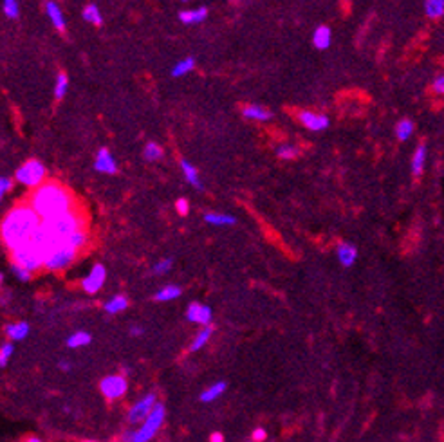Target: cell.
<instances>
[{
  "mask_svg": "<svg viewBox=\"0 0 444 442\" xmlns=\"http://www.w3.org/2000/svg\"><path fill=\"white\" fill-rule=\"evenodd\" d=\"M74 204H76V199L70 193V190L56 181L40 185L38 188H34V192L29 197V206L37 211L42 222L55 220V218L69 213L74 210Z\"/></svg>",
  "mask_w": 444,
  "mask_h": 442,
  "instance_id": "obj_1",
  "label": "cell"
},
{
  "mask_svg": "<svg viewBox=\"0 0 444 442\" xmlns=\"http://www.w3.org/2000/svg\"><path fill=\"white\" fill-rule=\"evenodd\" d=\"M42 224V218L37 215V211L29 204H19L13 206L2 218L0 233H2V242L9 251L24 246L31 240L33 233Z\"/></svg>",
  "mask_w": 444,
  "mask_h": 442,
  "instance_id": "obj_2",
  "label": "cell"
},
{
  "mask_svg": "<svg viewBox=\"0 0 444 442\" xmlns=\"http://www.w3.org/2000/svg\"><path fill=\"white\" fill-rule=\"evenodd\" d=\"M163 420H165V406L157 402L150 415L143 420L139 430H134L125 435V442H148L163 426Z\"/></svg>",
  "mask_w": 444,
  "mask_h": 442,
  "instance_id": "obj_3",
  "label": "cell"
},
{
  "mask_svg": "<svg viewBox=\"0 0 444 442\" xmlns=\"http://www.w3.org/2000/svg\"><path fill=\"white\" fill-rule=\"evenodd\" d=\"M45 224H47L49 229H51V231L55 233L63 244H65V240L69 238L70 235H74L76 231L85 229V217L80 213V211L73 210V211H69V213L62 215V217L55 218V220L45 222Z\"/></svg>",
  "mask_w": 444,
  "mask_h": 442,
  "instance_id": "obj_4",
  "label": "cell"
},
{
  "mask_svg": "<svg viewBox=\"0 0 444 442\" xmlns=\"http://www.w3.org/2000/svg\"><path fill=\"white\" fill-rule=\"evenodd\" d=\"M45 177H47V170L40 159H27L15 172L16 182L27 186V188H38L40 185H44Z\"/></svg>",
  "mask_w": 444,
  "mask_h": 442,
  "instance_id": "obj_5",
  "label": "cell"
},
{
  "mask_svg": "<svg viewBox=\"0 0 444 442\" xmlns=\"http://www.w3.org/2000/svg\"><path fill=\"white\" fill-rule=\"evenodd\" d=\"M29 244L42 254V256H44V260H45V258H47L52 251L58 249L63 242L51 231V229H49V226L45 224V222H42V224L37 228V231L33 233Z\"/></svg>",
  "mask_w": 444,
  "mask_h": 442,
  "instance_id": "obj_6",
  "label": "cell"
},
{
  "mask_svg": "<svg viewBox=\"0 0 444 442\" xmlns=\"http://www.w3.org/2000/svg\"><path fill=\"white\" fill-rule=\"evenodd\" d=\"M11 260H13V264L20 265V267L31 271V273H37L38 269H42V267H44V262H45L44 256H42V254L38 253L29 242L24 244V246H20V247H16V249H13L11 251Z\"/></svg>",
  "mask_w": 444,
  "mask_h": 442,
  "instance_id": "obj_7",
  "label": "cell"
},
{
  "mask_svg": "<svg viewBox=\"0 0 444 442\" xmlns=\"http://www.w3.org/2000/svg\"><path fill=\"white\" fill-rule=\"evenodd\" d=\"M76 254H78L76 249H73V247L67 246V244H62L58 249L52 251V253L45 258L44 267L47 271H55V273L56 271H63L73 264L74 258H76Z\"/></svg>",
  "mask_w": 444,
  "mask_h": 442,
  "instance_id": "obj_8",
  "label": "cell"
},
{
  "mask_svg": "<svg viewBox=\"0 0 444 442\" xmlns=\"http://www.w3.org/2000/svg\"><path fill=\"white\" fill-rule=\"evenodd\" d=\"M127 379L123 376H106L99 383V390H101L103 397L109 399V401H116V399H121L127 394Z\"/></svg>",
  "mask_w": 444,
  "mask_h": 442,
  "instance_id": "obj_9",
  "label": "cell"
},
{
  "mask_svg": "<svg viewBox=\"0 0 444 442\" xmlns=\"http://www.w3.org/2000/svg\"><path fill=\"white\" fill-rule=\"evenodd\" d=\"M155 404H157L155 394H148V395H145V397H141L139 401L129 410V422L136 424V422L145 420L152 413V410L155 408Z\"/></svg>",
  "mask_w": 444,
  "mask_h": 442,
  "instance_id": "obj_10",
  "label": "cell"
},
{
  "mask_svg": "<svg viewBox=\"0 0 444 442\" xmlns=\"http://www.w3.org/2000/svg\"><path fill=\"white\" fill-rule=\"evenodd\" d=\"M106 278V269L101 264H96L91 271H88L87 277L81 280V289H83L87 294H96L99 289L103 287Z\"/></svg>",
  "mask_w": 444,
  "mask_h": 442,
  "instance_id": "obj_11",
  "label": "cell"
},
{
  "mask_svg": "<svg viewBox=\"0 0 444 442\" xmlns=\"http://www.w3.org/2000/svg\"><path fill=\"white\" fill-rule=\"evenodd\" d=\"M298 121L307 130H312V132H319V130H325L329 126V118L325 114H318V112L312 110H300L298 112Z\"/></svg>",
  "mask_w": 444,
  "mask_h": 442,
  "instance_id": "obj_12",
  "label": "cell"
},
{
  "mask_svg": "<svg viewBox=\"0 0 444 442\" xmlns=\"http://www.w3.org/2000/svg\"><path fill=\"white\" fill-rule=\"evenodd\" d=\"M94 168L99 173H106V175H114L118 172V162H116L114 155L110 154L109 148H99L94 159Z\"/></svg>",
  "mask_w": 444,
  "mask_h": 442,
  "instance_id": "obj_13",
  "label": "cell"
},
{
  "mask_svg": "<svg viewBox=\"0 0 444 442\" xmlns=\"http://www.w3.org/2000/svg\"><path fill=\"white\" fill-rule=\"evenodd\" d=\"M186 318L191 321V323H197V325H209L211 321V309L208 305H202L199 302H193L188 305L186 309Z\"/></svg>",
  "mask_w": 444,
  "mask_h": 442,
  "instance_id": "obj_14",
  "label": "cell"
},
{
  "mask_svg": "<svg viewBox=\"0 0 444 442\" xmlns=\"http://www.w3.org/2000/svg\"><path fill=\"white\" fill-rule=\"evenodd\" d=\"M45 13H47L49 20H51V24L55 26V29L62 34L65 33L67 26H65V19H63V13H62V9H60V6L56 4V2H52V0H47V2H45Z\"/></svg>",
  "mask_w": 444,
  "mask_h": 442,
  "instance_id": "obj_15",
  "label": "cell"
},
{
  "mask_svg": "<svg viewBox=\"0 0 444 442\" xmlns=\"http://www.w3.org/2000/svg\"><path fill=\"white\" fill-rule=\"evenodd\" d=\"M242 116L246 119H251V121H269L273 119V112L268 110V108L260 107V105H246L242 107Z\"/></svg>",
  "mask_w": 444,
  "mask_h": 442,
  "instance_id": "obj_16",
  "label": "cell"
},
{
  "mask_svg": "<svg viewBox=\"0 0 444 442\" xmlns=\"http://www.w3.org/2000/svg\"><path fill=\"white\" fill-rule=\"evenodd\" d=\"M336 256H338L340 264H342L343 267H350L358 258V249L352 246V244L342 242L338 246V249H336Z\"/></svg>",
  "mask_w": 444,
  "mask_h": 442,
  "instance_id": "obj_17",
  "label": "cell"
},
{
  "mask_svg": "<svg viewBox=\"0 0 444 442\" xmlns=\"http://www.w3.org/2000/svg\"><path fill=\"white\" fill-rule=\"evenodd\" d=\"M424 162H426V144L421 143L417 148H415L414 155H412V173L414 177H421L422 172H424Z\"/></svg>",
  "mask_w": 444,
  "mask_h": 442,
  "instance_id": "obj_18",
  "label": "cell"
},
{
  "mask_svg": "<svg viewBox=\"0 0 444 442\" xmlns=\"http://www.w3.org/2000/svg\"><path fill=\"white\" fill-rule=\"evenodd\" d=\"M6 334L11 341H22L29 334V325L26 321H16V323L6 325Z\"/></svg>",
  "mask_w": 444,
  "mask_h": 442,
  "instance_id": "obj_19",
  "label": "cell"
},
{
  "mask_svg": "<svg viewBox=\"0 0 444 442\" xmlns=\"http://www.w3.org/2000/svg\"><path fill=\"white\" fill-rule=\"evenodd\" d=\"M330 40H332V34H330V29L327 26L316 27L314 33H312V44H314V47L319 49V51H325L330 45Z\"/></svg>",
  "mask_w": 444,
  "mask_h": 442,
  "instance_id": "obj_20",
  "label": "cell"
},
{
  "mask_svg": "<svg viewBox=\"0 0 444 442\" xmlns=\"http://www.w3.org/2000/svg\"><path fill=\"white\" fill-rule=\"evenodd\" d=\"M181 170H183L184 177H186V181L190 182V185L193 186V188H197V190L204 188V186H202V182H201V179H199L197 168H195V166L191 164V162H188L186 159H181Z\"/></svg>",
  "mask_w": 444,
  "mask_h": 442,
  "instance_id": "obj_21",
  "label": "cell"
},
{
  "mask_svg": "<svg viewBox=\"0 0 444 442\" xmlns=\"http://www.w3.org/2000/svg\"><path fill=\"white\" fill-rule=\"evenodd\" d=\"M208 16V9L199 8V9H188V11L179 13V20L183 24H199Z\"/></svg>",
  "mask_w": 444,
  "mask_h": 442,
  "instance_id": "obj_22",
  "label": "cell"
},
{
  "mask_svg": "<svg viewBox=\"0 0 444 442\" xmlns=\"http://www.w3.org/2000/svg\"><path fill=\"white\" fill-rule=\"evenodd\" d=\"M127 307H129V300H127V296L116 294V296H112L109 302H105L103 309H105V312H109V314H118V312H121V310H125Z\"/></svg>",
  "mask_w": 444,
  "mask_h": 442,
  "instance_id": "obj_23",
  "label": "cell"
},
{
  "mask_svg": "<svg viewBox=\"0 0 444 442\" xmlns=\"http://www.w3.org/2000/svg\"><path fill=\"white\" fill-rule=\"evenodd\" d=\"M204 220L211 226H233L237 222V218L228 213H215V211H209V213H204Z\"/></svg>",
  "mask_w": 444,
  "mask_h": 442,
  "instance_id": "obj_24",
  "label": "cell"
},
{
  "mask_svg": "<svg viewBox=\"0 0 444 442\" xmlns=\"http://www.w3.org/2000/svg\"><path fill=\"white\" fill-rule=\"evenodd\" d=\"M226 392V383H222V381H219V383L211 384V386H208L204 392L201 394V401L202 402H211L215 401L217 397H220V395L224 394Z\"/></svg>",
  "mask_w": 444,
  "mask_h": 442,
  "instance_id": "obj_25",
  "label": "cell"
},
{
  "mask_svg": "<svg viewBox=\"0 0 444 442\" xmlns=\"http://www.w3.org/2000/svg\"><path fill=\"white\" fill-rule=\"evenodd\" d=\"M424 13L428 19H440L444 15V0H424Z\"/></svg>",
  "mask_w": 444,
  "mask_h": 442,
  "instance_id": "obj_26",
  "label": "cell"
},
{
  "mask_svg": "<svg viewBox=\"0 0 444 442\" xmlns=\"http://www.w3.org/2000/svg\"><path fill=\"white\" fill-rule=\"evenodd\" d=\"M211 334H213V328L209 327V325H206V327L202 328V330H199V332H197V336H195V338H193V343H191V345H190V350H191V352H197V350H201L202 346H204L206 343L209 341V338H211Z\"/></svg>",
  "mask_w": 444,
  "mask_h": 442,
  "instance_id": "obj_27",
  "label": "cell"
},
{
  "mask_svg": "<svg viewBox=\"0 0 444 442\" xmlns=\"http://www.w3.org/2000/svg\"><path fill=\"white\" fill-rule=\"evenodd\" d=\"M91 343V334L85 330H78L67 338V346L69 348H80V346H87Z\"/></svg>",
  "mask_w": 444,
  "mask_h": 442,
  "instance_id": "obj_28",
  "label": "cell"
},
{
  "mask_svg": "<svg viewBox=\"0 0 444 442\" xmlns=\"http://www.w3.org/2000/svg\"><path fill=\"white\" fill-rule=\"evenodd\" d=\"M415 130V125L414 121H410V119H401L399 123L396 125V136L399 141H406L412 137V134H414Z\"/></svg>",
  "mask_w": 444,
  "mask_h": 442,
  "instance_id": "obj_29",
  "label": "cell"
},
{
  "mask_svg": "<svg viewBox=\"0 0 444 442\" xmlns=\"http://www.w3.org/2000/svg\"><path fill=\"white\" fill-rule=\"evenodd\" d=\"M179 296H181V287H177V285H165V287L155 292V300L157 302H170V300H175Z\"/></svg>",
  "mask_w": 444,
  "mask_h": 442,
  "instance_id": "obj_30",
  "label": "cell"
},
{
  "mask_svg": "<svg viewBox=\"0 0 444 442\" xmlns=\"http://www.w3.org/2000/svg\"><path fill=\"white\" fill-rule=\"evenodd\" d=\"M65 244H67V246L73 247V249H76V251L83 249V247L88 244V235H87V231H85V229H81V231H76L74 235H70L69 238L65 240Z\"/></svg>",
  "mask_w": 444,
  "mask_h": 442,
  "instance_id": "obj_31",
  "label": "cell"
},
{
  "mask_svg": "<svg viewBox=\"0 0 444 442\" xmlns=\"http://www.w3.org/2000/svg\"><path fill=\"white\" fill-rule=\"evenodd\" d=\"M193 69H195V60L190 56V58L181 60V62H177L175 65H173V69H172V76H173V78L184 76V74H188V72H190V70H193Z\"/></svg>",
  "mask_w": 444,
  "mask_h": 442,
  "instance_id": "obj_32",
  "label": "cell"
},
{
  "mask_svg": "<svg viewBox=\"0 0 444 442\" xmlns=\"http://www.w3.org/2000/svg\"><path fill=\"white\" fill-rule=\"evenodd\" d=\"M67 87H69V78L65 72H58L56 76V85H55V98L58 101H62L67 94Z\"/></svg>",
  "mask_w": 444,
  "mask_h": 442,
  "instance_id": "obj_33",
  "label": "cell"
},
{
  "mask_svg": "<svg viewBox=\"0 0 444 442\" xmlns=\"http://www.w3.org/2000/svg\"><path fill=\"white\" fill-rule=\"evenodd\" d=\"M83 19H85V22L94 24V26H101V22H103L101 13H99V9L96 4H88L87 8L83 9Z\"/></svg>",
  "mask_w": 444,
  "mask_h": 442,
  "instance_id": "obj_34",
  "label": "cell"
},
{
  "mask_svg": "<svg viewBox=\"0 0 444 442\" xmlns=\"http://www.w3.org/2000/svg\"><path fill=\"white\" fill-rule=\"evenodd\" d=\"M143 155H145V159H147V161L154 162V161H159V159H163L165 152H163V148L159 146L157 143H148L147 146H145Z\"/></svg>",
  "mask_w": 444,
  "mask_h": 442,
  "instance_id": "obj_35",
  "label": "cell"
},
{
  "mask_svg": "<svg viewBox=\"0 0 444 442\" xmlns=\"http://www.w3.org/2000/svg\"><path fill=\"white\" fill-rule=\"evenodd\" d=\"M300 152H298V146H294V144H280V146H276V155L280 159H283V161H291Z\"/></svg>",
  "mask_w": 444,
  "mask_h": 442,
  "instance_id": "obj_36",
  "label": "cell"
},
{
  "mask_svg": "<svg viewBox=\"0 0 444 442\" xmlns=\"http://www.w3.org/2000/svg\"><path fill=\"white\" fill-rule=\"evenodd\" d=\"M2 11H4V15L8 16V19H11V20L19 19V15H20L19 0H4V2H2Z\"/></svg>",
  "mask_w": 444,
  "mask_h": 442,
  "instance_id": "obj_37",
  "label": "cell"
},
{
  "mask_svg": "<svg viewBox=\"0 0 444 442\" xmlns=\"http://www.w3.org/2000/svg\"><path fill=\"white\" fill-rule=\"evenodd\" d=\"M11 356H13V345L11 343H4V345L0 346V366L8 365Z\"/></svg>",
  "mask_w": 444,
  "mask_h": 442,
  "instance_id": "obj_38",
  "label": "cell"
},
{
  "mask_svg": "<svg viewBox=\"0 0 444 442\" xmlns=\"http://www.w3.org/2000/svg\"><path fill=\"white\" fill-rule=\"evenodd\" d=\"M170 269H172V260H170V258H163V260H159L157 264L154 265L155 274H165V273H168Z\"/></svg>",
  "mask_w": 444,
  "mask_h": 442,
  "instance_id": "obj_39",
  "label": "cell"
},
{
  "mask_svg": "<svg viewBox=\"0 0 444 442\" xmlns=\"http://www.w3.org/2000/svg\"><path fill=\"white\" fill-rule=\"evenodd\" d=\"M11 271H13V274H15L16 278H19L20 282H27L31 278V271H27V269H24V267H20V265H16V264H13L11 265Z\"/></svg>",
  "mask_w": 444,
  "mask_h": 442,
  "instance_id": "obj_40",
  "label": "cell"
},
{
  "mask_svg": "<svg viewBox=\"0 0 444 442\" xmlns=\"http://www.w3.org/2000/svg\"><path fill=\"white\" fill-rule=\"evenodd\" d=\"M11 188H13V179H11V177H2V179H0V195L4 197Z\"/></svg>",
  "mask_w": 444,
  "mask_h": 442,
  "instance_id": "obj_41",
  "label": "cell"
},
{
  "mask_svg": "<svg viewBox=\"0 0 444 442\" xmlns=\"http://www.w3.org/2000/svg\"><path fill=\"white\" fill-rule=\"evenodd\" d=\"M175 210H177V213L179 215H188V211H190V202H188L186 199H179L175 202Z\"/></svg>",
  "mask_w": 444,
  "mask_h": 442,
  "instance_id": "obj_42",
  "label": "cell"
},
{
  "mask_svg": "<svg viewBox=\"0 0 444 442\" xmlns=\"http://www.w3.org/2000/svg\"><path fill=\"white\" fill-rule=\"evenodd\" d=\"M433 90H435L437 94H444V74H439V76L433 80Z\"/></svg>",
  "mask_w": 444,
  "mask_h": 442,
  "instance_id": "obj_43",
  "label": "cell"
},
{
  "mask_svg": "<svg viewBox=\"0 0 444 442\" xmlns=\"http://www.w3.org/2000/svg\"><path fill=\"white\" fill-rule=\"evenodd\" d=\"M265 437H268V433H265L264 428H257V430L253 431V435H251V438H253L255 442H264Z\"/></svg>",
  "mask_w": 444,
  "mask_h": 442,
  "instance_id": "obj_44",
  "label": "cell"
},
{
  "mask_svg": "<svg viewBox=\"0 0 444 442\" xmlns=\"http://www.w3.org/2000/svg\"><path fill=\"white\" fill-rule=\"evenodd\" d=\"M209 442H224V435L215 431V433L209 435Z\"/></svg>",
  "mask_w": 444,
  "mask_h": 442,
  "instance_id": "obj_45",
  "label": "cell"
},
{
  "mask_svg": "<svg viewBox=\"0 0 444 442\" xmlns=\"http://www.w3.org/2000/svg\"><path fill=\"white\" fill-rule=\"evenodd\" d=\"M130 334H132V336H141V334H143V330H141V327H132V328H130Z\"/></svg>",
  "mask_w": 444,
  "mask_h": 442,
  "instance_id": "obj_46",
  "label": "cell"
},
{
  "mask_svg": "<svg viewBox=\"0 0 444 442\" xmlns=\"http://www.w3.org/2000/svg\"><path fill=\"white\" fill-rule=\"evenodd\" d=\"M60 369H63V370H70V365H69V363H65V361H62V363H60Z\"/></svg>",
  "mask_w": 444,
  "mask_h": 442,
  "instance_id": "obj_47",
  "label": "cell"
},
{
  "mask_svg": "<svg viewBox=\"0 0 444 442\" xmlns=\"http://www.w3.org/2000/svg\"><path fill=\"white\" fill-rule=\"evenodd\" d=\"M26 442H42L40 438H37V437H31V438H27Z\"/></svg>",
  "mask_w": 444,
  "mask_h": 442,
  "instance_id": "obj_48",
  "label": "cell"
},
{
  "mask_svg": "<svg viewBox=\"0 0 444 442\" xmlns=\"http://www.w3.org/2000/svg\"><path fill=\"white\" fill-rule=\"evenodd\" d=\"M83 442H92V440H83Z\"/></svg>",
  "mask_w": 444,
  "mask_h": 442,
  "instance_id": "obj_49",
  "label": "cell"
},
{
  "mask_svg": "<svg viewBox=\"0 0 444 442\" xmlns=\"http://www.w3.org/2000/svg\"><path fill=\"white\" fill-rule=\"evenodd\" d=\"M183 2H188V0H183Z\"/></svg>",
  "mask_w": 444,
  "mask_h": 442,
  "instance_id": "obj_50",
  "label": "cell"
}]
</instances>
